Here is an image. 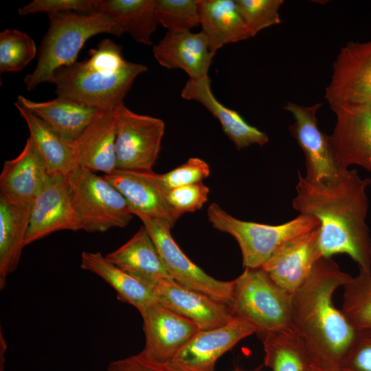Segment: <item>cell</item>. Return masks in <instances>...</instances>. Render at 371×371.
Here are the masks:
<instances>
[{"label":"cell","mask_w":371,"mask_h":371,"mask_svg":"<svg viewBox=\"0 0 371 371\" xmlns=\"http://www.w3.org/2000/svg\"><path fill=\"white\" fill-rule=\"evenodd\" d=\"M139 219L153 240L167 271L176 282L230 306L233 280H216L193 262L173 239L170 232L172 226L168 221L146 217Z\"/></svg>","instance_id":"cell-9"},{"label":"cell","mask_w":371,"mask_h":371,"mask_svg":"<svg viewBox=\"0 0 371 371\" xmlns=\"http://www.w3.org/2000/svg\"><path fill=\"white\" fill-rule=\"evenodd\" d=\"M153 53L160 65L169 69H181L192 80L208 76L214 56L202 31L198 33L168 32L153 47Z\"/></svg>","instance_id":"cell-19"},{"label":"cell","mask_w":371,"mask_h":371,"mask_svg":"<svg viewBox=\"0 0 371 371\" xmlns=\"http://www.w3.org/2000/svg\"><path fill=\"white\" fill-rule=\"evenodd\" d=\"M120 108L102 112L71 141L79 167L104 175L116 170L115 140Z\"/></svg>","instance_id":"cell-18"},{"label":"cell","mask_w":371,"mask_h":371,"mask_svg":"<svg viewBox=\"0 0 371 371\" xmlns=\"http://www.w3.org/2000/svg\"><path fill=\"white\" fill-rule=\"evenodd\" d=\"M319 227L285 242L261 267L281 288L293 294L308 279L322 257Z\"/></svg>","instance_id":"cell-16"},{"label":"cell","mask_w":371,"mask_h":371,"mask_svg":"<svg viewBox=\"0 0 371 371\" xmlns=\"http://www.w3.org/2000/svg\"><path fill=\"white\" fill-rule=\"evenodd\" d=\"M36 54V44L27 34L15 29H5L0 33L1 73L23 70Z\"/></svg>","instance_id":"cell-32"},{"label":"cell","mask_w":371,"mask_h":371,"mask_svg":"<svg viewBox=\"0 0 371 371\" xmlns=\"http://www.w3.org/2000/svg\"><path fill=\"white\" fill-rule=\"evenodd\" d=\"M324 98L330 106L371 103V41H350L341 48Z\"/></svg>","instance_id":"cell-12"},{"label":"cell","mask_w":371,"mask_h":371,"mask_svg":"<svg viewBox=\"0 0 371 371\" xmlns=\"http://www.w3.org/2000/svg\"><path fill=\"white\" fill-rule=\"evenodd\" d=\"M80 267L100 277L115 291L119 300L139 311L156 302L150 285L120 269L100 252L83 251Z\"/></svg>","instance_id":"cell-28"},{"label":"cell","mask_w":371,"mask_h":371,"mask_svg":"<svg viewBox=\"0 0 371 371\" xmlns=\"http://www.w3.org/2000/svg\"><path fill=\"white\" fill-rule=\"evenodd\" d=\"M339 368L343 371H371V328L357 330Z\"/></svg>","instance_id":"cell-37"},{"label":"cell","mask_w":371,"mask_h":371,"mask_svg":"<svg viewBox=\"0 0 371 371\" xmlns=\"http://www.w3.org/2000/svg\"><path fill=\"white\" fill-rule=\"evenodd\" d=\"M236 371H240V370H236Z\"/></svg>","instance_id":"cell-41"},{"label":"cell","mask_w":371,"mask_h":371,"mask_svg":"<svg viewBox=\"0 0 371 371\" xmlns=\"http://www.w3.org/2000/svg\"><path fill=\"white\" fill-rule=\"evenodd\" d=\"M82 62L63 67L54 74L57 96L107 111L124 105L135 78L147 71L143 64L126 60L122 47L110 38L102 40Z\"/></svg>","instance_id":"cell-3"},{"label":"cell","mask_w":371,"mask_h":371,"mask_svg":"<svg viewBox=\"0 0 371 371\" xmlns=\"http://www.w3.org/2000/svg\"><path fill=\"white\" fill-rule=\"evenodd\" d=\"M49 176L29 137L19 155L4 162L0 175V194L15 201L32 203Z\"/></svg>","instance_id":"cell-21"},{"label":"cell","mask_w":371,"mask_h":371,"mask_svg":"<svg viewBox=\"0 0 371 371\" xmlns=\"http://www.w3.org/2000/svg\"><path fill=\"white\" fill-rule=\"evenodd\" d=\"M48 17L49 24L40 44L37 64L23 79L27 91L42 83H52L58 69L76 62L90 38L100 34L120 37L124 33L114 19L103 13L65 12L50 14Z\"/></svg>","instance_id":"cell-4"},{"label":"cell","mask_w":371,"mask_h":371,"mask_svg":"<svg viewBox=\"0 0 371 371\" xmlns=\"http://www.w3.org/2000/svg\"><path fill=\"white\" fill-rule=\"evenodd\" d=\"M106 371H176L168 364L151 361L140 353L112 361Z\"/></svg>","instance_id":"cell-39"},{"label":"cell","mask_w":371,"mask_h":371,"mask_svg":"<svg viewBox=\"0 0 371 371\" xmlns=\"http://www.w3.org/2000/svg\"><path fill=\"white\" fill-rule=\"evenodd\" d=\"M81 11L93 13V0H34L19 8L20 16L45 12L48 14Z\"/></svg>","instance_id":"cell-38"},{"label":"cell","mask_w":371,"mask_h":371,"mask_svg":"<svg viewBox=\"0 0 371 371\" xmlns=\"http://www.w3.org/2000/svg\"><path fill=\"white\" fill-rule=\"evenodd\" d=\"M164 122L135 113L122 105L118 111L115 140L116 170L150 172L158 159Z\"/></svg>","instance_id":"cell-8"},{"label":"cell","mask_w":371,"mask_h":371,"mask_svg":"<svg viewBox=\"0 0 371 371\" xmlns=\"http://www.w3.org/2000/svg\"><path fill=\"white\" fill-rule=\"evenodd\" d=\"M309 371H343L339 367L319 363L311 361Z\"/></svg>","instance_id":"cell-40"},{"label":"cell","mask_w":371,"mask_h":371,"mask_svg":"<svg viewBox=\"0 0 371 371\" xmlns=\"http://www.w3.org/2000/svg\"><path fill=\"white\" fill-rule=\"evenodd\" d=\"M322 105L315 103L305 106L289 102L284 109L294 118L289 130L304 154V177L312 183L327 184L337 180L343 170L335 161L328 135L318 126L316 114Z\"/></svg>","instance_id":"cell-11"},{"label":"cell","mask_w":371,"mask_h":371,"mask_svg":"<svg viewBox=\"0 0 371 371\" xmlns=\"http://www.w3.org/2000/svg\"><path fill=\"white\" fill-rule=\"evenodd\" d=\"M150 177L164 191L202 182L210 174L208 164L199 157H190L181 165L172 170L158 174L153 171L148 172Z\"/></svg>","instance_id":"cell-35"},{"label":"cell","mask_w":371,"mask_h":371,"mask_svg":"<svg viewBox=\"0 0 371 371\" xmlns=\"http://www.w3.org/2000/svg\"><path fill=\"white\" fill-rule=\"evenodd\" d=\"M352 278L333 259L321 257L292 294L291 327L313 361L339 367L354 341L356 330L333 302L335 291Z\"/></svg>","instance_id":"cell-2"},{"label":"cell","mask_w":371,"mask_h":371,"mask_svg":"<svg viewBox=\"0 0 371 371\" xmlns=\"http://www.w3.org/2000/svg\"><path fill=\"white\" fill-rule=\"evenodd\" d=\"M260 338L264 363L272 371H309L311 359L308 350L292 328L269 333Z\"/></svg>","instance_id":"cell-30"},{"label":"cell","mask_w":371,"mask_h":371,"mask_svg":"<svg viewBox=\"0 0 371 371\" xmlns=\"http://www.w3.org/2000/svg\"><path fill=\"white\" fill-rule=\"evenodd\" d=\"M105 257L120 269L150 286L174 280L143 225L127 242Z\"/></svg>","instance_id":"cell-23"},{"label":"cell","mask_w":371,"mask_h":371,"mask_svg":"<svg viewBox=\"0 0 371 371\" xmlns=\"http://www.w3.org/2000/svg\"><path fill=\"white\" fill-rule=\"evenodd\" d=\"M32 203L9 199L0 194V289L19 263L26 246Z\"/></svg>","instance_id":"cell-24"},{"label":"cell","mask_w":371,"mask_h":371,"mask_svg":"<svg viewBox=\"0 0 371 371\" xmlns=\"http://www.w3.org/2000/svg\"><path fill=\"white\" fill-rule=\"evenodd\" d=\"M230 308L260 337L292 328V294L278 286L262 268H245L233 280Z\"/></svg>","instance_id":"cell-5"},{"label":"cell","mask_w":371,"mask_h":371,"mask_svg":"<svg viewBox=\"0 0 371 371\" xmlns=\"http://www.w3.org/2000/svg\"><path fill=\"white\" fill-rule=\"evenodd\" d=\"M207 216L214 229L236 240L245 268H261L285 242L319 227L317 218L301 214L280 225L243 221L228 214L216 203L208 207Z\"/></svg>","instance_id":"cell-6"},{"label":"cell","mask_w":371,"mask_h":371,"mask_svg":"<svg viewBox=\"0 0 371 371\" xmlns=\"http://www.w3.org/2000/svg\"><path fill=\"white\" fill-rule=\"evenodd\" d=\"M67 178L50 175L32 203L26 245L60 230H81Z\"/></svg>","instance_id":"cell-15"},{"label":"cell","mask_w":371,"mask_h":371,"mask_svg":"<svg viewBox=\"0 0 371 371\" xmlns=\"http://www.w3.org/2000/svg\"><path fill=\"white\" fill-rule=\"evenodd\" d=\"M181 95L183 99L194 100L205 106L218 120L224 133L237 149L254 144L263 146L269 142L265 132L249 124L237 111L224 106L216 98L208 76L196 80L189 79Z\"/></svg>","instance_id":"cell-22"},{"label":"cell","mask_w":371,"mask_h":371,"mask_svg":"<svg viewBox=\"0 0 371 371\" xmlns=\"http://www.w3.org/2000/svg\"><path fill=\"white\" fill-rule=\"evenodd\" d=\"M164 192L169 206L180 218L185 213H192L201 209L208 201L210 188L203 182H199Z\"/></svg>","instance_id":"cell-36"},{"label":"cell","mask_w":371,"mask_h":371,"mask_svg":"<svg viewBox=\"0 0 371 371\" xmlns=\"http://www.w3.org/2000/svg\"><path fill=\"white\" fill-rule=\"evenodd\" d=\"M341 311L357 330L371 328V273L359 271L344 286Z\"/></svg>","instance_id":"cell-31"},{"label":"cell","mask_w":371,"mask_h":371,"mask_svg":"<svg viewBox=\"0 0 371 371\" xmlns=\"http://www.w3.org/2000/svg\"><path fill=\"white\" fill-rule=\"evenodd\" d=\"M66 178L82 229L104 232L125 227L132 220L126 199L103 175L78 166Z\"/></svg>","instance_id":"cell-7"},{"label":"cell","mask_w":371,"mask_h":371,"mask_svg":"<svg viewBox=\"0 0 371 371\" xmlns=\"http://www.w3.org/2000/svg\"><path fill=\"white\" fill-rule=\"evenodd\" d=\"M139 312L145 334V345L139 353L155 363L167 364L200 330L196 324L157 301Z\"/></svg>","instance_id":"cell-14"},{"label":"cell","mask_w":371,"mask_h":371,"mask_svg":"<svg viewBox=\"0 0 371 371\" xmlns=\"http://www.w3.org/2000/svg\"><path fill=\"white\" fill-rule=\"evenodd\" d=\"M16 102L58 134L71 141L78 137L89 124L104 111L62 96L48 101L35 102L23 95H19Z\"/></svg>","instance_id":"cell-25"},{"label":"cell","mask_w":371,"mask_h":371,"mask_svg":"<svg viewBox=\"0 0 371 371\" xmlns=\"http://www.w3.org/2000/svg\"><path fill=\"white\" fill-rule=\"evenodd\" d=\"M14 104L25 121L30 137L43 159L49 174L67 177L78 167L71 141L58 134L18 102Z\"/></svg>","instance_id":"cell-26"},{"label":"cell","mask_w":371,"mask_h":371,"mask_svg":"<svg viewBox=\"0 0 371 371\" xmlns=\"http://www.w3.org/2000/svg\"><path fill=\"white\" fill-rule=\"evenodd\" d=\"M370 178H361L356 169L344 170L335 181L312 183L300 172L293 207L319 223L318 244L322 257L344 254L371 273V239L366 223Z\"/></svg>","instance_id":"cell-1"},{"label":"cell","mask_w":371,"mask_h":371,"mask_svg":"<svg viewBox=\"0 0 371 371\" xmlns=\"http://www.w3.org/2000/svg\"><path fill=\"white\" fill-rule=\"evenodd\" d=\"M336 115L329 145L341 170L357 165L371 172V103L330 106Z\"/></svg>","instance_id":"cell-10"},{"label":"cell","mask_w":371,"mask_h":371,"mask_svg":"<svg viewBox=\"0 0 371 371\" xmlns=\"http://www.w3.org/2000/svg\"><path fill=\"white\" fill-rule=\"evenodd\" d=\"M103 177L122 194L133 214L139 218H162L172 227L179 218L169 206L165 191L148 172L115 170Z\"/></svg>","instance_id":"cell-20"},{"label":"cell","mask_w":371,"mask_h":371,"mask_svg":"<svg viewBox=\"0 0 371 371\" xmlns=\"http://www.w3.org/2000/svg\"><path fill=\"white\" fill-rule=\"evenodd\" d=\"M200 25L213 54L227 44L252 37L234 0H201Z\"/></svg>","instance_id":"cell-27"},{"label":"cell","mask_w":371,"mask_h":371,"mask_svg":"<svg viewBox=\"0 0 371 371\" xmlns=\"http://www.w3.org/2000/svg\"><path fill=\"white\" fill-rule=\"evenodd\" d=\"M93 12L109 15L137 43L153 44L151 36L159 24L155 0H93Z\"/></svg>","instance_id":"cell-29"},{"label":"cell","mask_w":371,"mask_h":371,"mask_svg":"<svg viewBox=\"0 0 371 371\" xmlns=\"http://www.w3.org/2000/svg\"><path fill=\"white\" fill-rule=\"evenodd\" d=\"M251 36L281 23L280 8L283 0H234Z\"/></svg>","instance_id":"cell-34"},{"label":"cell","mask_w":371,"mask_h":371,"mask_svg":"<svg viewBox=\"0 0 371 371\" xmlns=\"http://www.w3.org/2000/svg\"><path fill=\"white\" fill-rule=\"evenodd\" d=\"M151 286L158 303L192 321L200 330L220 327L235 317L229 305L183 286L175 280L159 282Z\"/></svg>","instance_id":"cell-17"},{"label":"cell","mask_w":371,"mask_h":371,"mask_svg":"<svg viewBox=\"0 0 371 371\" xmlns=\"http://www.w3.org/2000/svg\"><path fill=\"white\" fill-rule=\"evenodd\" d=\"M155 12L168 32H188L200 25L201 0H155Z\"/></svg>","instance_id":"cell-33"},{"label":"cell","mask_w":371,"mask_h":371,"mask_svg":"<svg viewBox=\"0 0 371 371\" xmlns=\"http://www.w3.org/2000/svg\"><path fill=\"white\" fill-rule=\"evenodd\" d=\"M254 333L252 325L235 315L223 326L198 331L167 364L176 371H214L223 354Z\"/></svg>","instance_id":"cell-13"}]
</instances>
